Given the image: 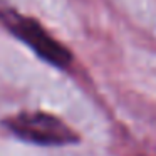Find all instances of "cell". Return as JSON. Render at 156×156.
I'll list each match as a JSON object with an SVG mask.
<instances>
[{
	"label": "cell",
	"instance_id": "1",
	"mask_svg": "<svg viewBox=\"0 0 156 156\" xmlns=\"http://www.w3.org/2000/svg\"><path fill=\"white\" fill-rule=\"evenodd\" d=\"M0 19L9 27V30L14 32L22 42H25L45 62L57 66V67H66L71 64L69 51L59 41H55L39 22L32 20L15 10L0 12Z\"/></svg>",
	"mask_w": 156,
	"mask_h": 156
},
{
	"label": "cell",
	"instance_id": "2",
	"mask_svg": "<svg viewBox=\"0 0 156 156\" xmlns=\"http://www.w3.org/2000/svg\"><path fill=\"white\" fill-rule=\"evenodd\" d=\"M5 126L15 136L35 144L61 146L77 139V134L67 124L47 112H20L7 119Z\"/></svg>",
	"mask_w": 156,
	"mask_h": 156
}]
</instances>
